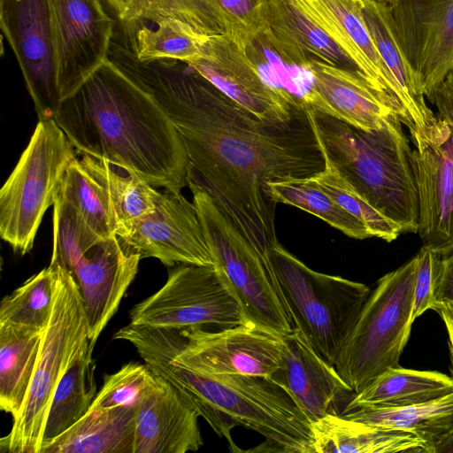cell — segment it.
I'll use <instances>...</instances> for the list:
<instances>
[{"label":"cell","mask_w":453,"mask_h":453,"mask_svg":"<svg viewBox=\"0 0 453 453\" xmlns=\"http://www.w3.org/2000/svg\"><path fill=\"white\" fill-rule=\"evenodd\" d=\"M111 42L109 60L148 91L184 143L188 178L267 261L278 242L268 182L310 178L325 157L308 110L288 123L265 121L234 102L188 63L141 61L127 41Z\"/></svg>","instance_id":"6da1fadb"},{"label":"cell","mask_w":453,"mask_h":453,"mask_svg":"<svg viewBox=\"0 0 453 453\" xmlns=\"http://www.w3.org/2000/svg\"><path fill=\"white\" fill-rule=\"evenodd\" d=\"M54 119L80 156L127 166L153 187L188 185L189 162L174 124L109 59L61 102Z\"/></svg>","instance_id":"7a4b0ae2"},{"label":"cell","mask_w":453,"mask_h":453,"mask_svg":"<svg viewBox=\"0 0 453 453\" xmlns=\"http://www.w3.org/2000/svg\"><path fill=\"white\" fill-rule=\"evenodd\" d=\"M113 338L130 342L144 363L173 385L221 437L232 452H243L234 442L231 430L242 426L265 438L246 451L315 453L312 423L290 394L270 378L208 374L173 360L137 325L128 324Z\"/></svg>","instance_id":"3957f363"},{"label":"cell","mask_w":453,"mask_h":453,"mask_svg":"<svg viewBox=\"0 0 453 453\" xmlns=\"http://www.w3.org/2000/svg\"><path fill=\"white\" fill-rule=\"evenodd\" d=\"M324 157L402 233H417L419 196L413 150L396 114L363 130L309 109Z\"/></svg>","instance_id":"277c9868"},{"label":"cell","mask_w":453,"mask_h":453,"mask_svg":"<svg viewBox=\"0 0 453 453\" xmlns=\"http://www.w3.org/2000/svg\"><path fill=\"white\" fill-rule=\"evenodd\" d=\"M54 264V263H52ZM57 265L51 316L44 329L32 381L1 452L41 453L55 389L80 353L90 343L83 300L70 273Z\"/></svg>","instance_id":"5b68a950"},{"label":"cell","mask_w":453,"mask_h":453,"mask_svg":"<svg viewBox=\"0 0 453 453\" xmlns=\"http://www.w3.org/2000/svg\"><path fill=\"white\" fill-rule=\"evenodd\" d=\"M417 262L415 255L377 281L339 352L334 366L355 394L399 365L413 323Z\"/></svg>","instance_id":"8992f818"},{"label":"cell","mask_w":453,"mask_h":453,"mask_svg":"<svg viewBox=\"0 0 453 453\" xmlns=\"http://www.w3.org/2000/svg\"><path fill=\"white\" fill-rule=\"evenodd\" d=\"M270 260L295 328L334 365L371 289L311 269L279 242L270 250Z\"/></svg>","instance_id":"52a82bcc"},{"label":"cell","mask_w":453,"mask_h":453,"mask_svg":"<svg viewBox=\"0 0 453 453\" xmlns=\"http://www.w3.org/2000/svg\"><path fill=\"white\" fill-rule=\"evenodd\" d=\"M214 266L226 277L249 321L281 336L295 325L272 263L265 260L196 180L188 185Z\"/></svg>","instance_id":"ba28073f"},{"label":"cell","mask_w":453,"mask_h":453,"mask_svg":"<svg viewBox=\"0 0 453 453\" xmlns=\"http://www.w3.org/2000/svg\"><path fill=\"white\" fill-rule=\"evenodd\" d=\"M77 152L54 119L39 120L0 190V235L14 251L28 253L43 215L54 205Z\"/></svg>","instance_id":"9c48e42d"},{"label":"cell","mask_w":453,"mask_h":453,"mask_svg":"<svg viewBox=\"0 0 453 453\" xmlns=\"http://www.w3.org/2000/svg\"><path fill=\"white\" fill-rule=\"evenodd\" d=\"M139 326L173 360L200 372L271 378L281 365L283 337L251 321L214 332Z\"/></svg>","instance_id":"30bf717a"},{"label":"cell","mask_w":453,"mask_h":453,"mask_svg":"<svg viewBox=\"0 0 453 453\" xmlns=\"http://www.w3.org/2000/svg\"><path fill=\"white\" fill-rule=\"evenodd\" d=\"M436 122L412 134L419 196L418 234L423 247L441 257L453 253V70L428 100Z\"/></svg>","instance_id":"8fae6325"},{"label":"cell","mask_w":453,"mask_h":453,"mask_svg":"<svg viewBox=\"0 0 453 453\" xmlns=\"http://www.w3.org/2000/svg\"><path fill=\"white\" fill-rule=\"evenodd\" d=\"M130 324L157 328L216 325L228 327L248 322L242 303L214 265L179 264L165 285L137 303Z\"/></svg>","instance_id":"7c38bea8"},{"label":"cell","mask_w":453,"mask_h":453,"mask_svg":"<svg viewBox=\"0 0 453 453\" xmlns=\"http://www.w3.org/2000/svg\"><path fill=\"white\" fill-rule=\"evenodd\" d=\"M58 87L62 101L108 60L114 20L101 0H48Z\"/></svg>","instance_id":"4fadbf2b"},{"label":"cell","mask_w":453,"mask_h":453,"mask_svg":"<svg viewBox=\"0 0 453 453\" xmlns=\"http://www.w3.org/2000/svg\"><path fill=\"white\" fill-rule=\"evenodd\" d=\"M410 74L429 100L453 70V0H390Z\"/></svg>","instance_id":"5bb4252c"},{"label":"cell","mask_w":453,"mask_h":453,"mask_svg":"<svg viewBox=\"0 0 453 453\" xmlns=\"http://www.w3.org/2000/svg\"><path fill=\"white\" fill-rule=\"evenodd\" d=\"M0 24L39 120L54 119L62 98L56 76L48 0H0Z\"/></svg>","instance_id":"9a60e30c"},{"label":"cell","mask_w":453,"mask_h":453,"mask_svg":"<svg viewBox=\"0 0 453 453\" xmlns=\"http://www.w3.org/2000/svg\"><path fill=\"white\" fill-rule=\"evenodd\" d=\"M241 106L271 123H288L308 108L268 85L229 35H211L201 54L188 62Z\"/></svg>","instance_id":"2e32d148"},{"label":"cell","mask_w":453,"mask_h":453,"mask_svg":"<svg viewBox=\"0 0 453 453\" xmlns=\"http://www.w3.org/2000/svg\"><path fill=\"white\" fill-rule=\"evenodd\" d=\"M141 259L114 234L83 249L60 265L70 273L81 292L92 346L118 311Z\"/></svg>","instance_id":"e0dca14e"},{"label":"cell","mask_w":453,"mask_h":453,"mask_svg":"<svg viewBox=\"0 0 453 453\" xmlns=\"http://www.w3.org/2000/svg\"><path fill=\"white\" fill-rule=\"evenodd\" d=\"M121 240L142 259L155 257L167 267L214 265L195 204L180 191L159 192L154 212L140 219Z\"/></svg>","instance_id":"ac0fdd59"},{"label":"cell","mask_w":453,"mask_h":453,"mask_svg":"<svg viewBox=\"0 0 453 453\" xmlns=\"http://www.w3.org/2000/svg\"><path fill=\"white\" fill-rule=\"evenodd\" d=\"M310 63L312 81L303 97L308 109L366 131L380 128L394 114L401 118L392 98L363 74L315 58Z\"/></svg>","instance_id":"d6986e66"},{"label":"cell","mask_w":453,"mask_h":453,"mask_svg":"<svg viewBox=\"0 0 453 453\" xmlns=\"http://www.w3.org/2000/svg\"><path fill=\"white\" fill-rule=\"evenodd\" d=\"M282 337L281 365L270 379L290 394L311 423L326 415L344 414L355 393L335 366L325 361L297 328Z\"/></svg>","instance_id":"ffe728a7"},{"label":"cell","mask_w":453,"mask_h":453,"mask_svg":"<svg viewBox=\"0 0 453 453\" xmlns=\"http://www.w3.org/2000/svg\"><path fill=\"white\" fill-rule=\"evenodd\" d=\"M199 417L193 403L173 385L156 374L153 387L139 405L134 453L198 450L203 444Z\"/></svg>","instance_id":"44dd1931"},{"label":"cell","mask_w":453,"mask_h":453,"mask_svg":"<svg viewBox=\"0 0 453 453\" xmlns=\"http://www.w3.org/2000/svg\"><path fill=\"white\" fill-rule=\"evenodd\" d=\"M307 12L359 66L369 81L397 102L390 76L373 43L362 13V0H301Z\"/></svg>","instance_id":"7402d4cb"},{"label":"cell","mask_w":453,"mask_h":453,"mask_svg":"<svg viewBox=\"0 0 453 453\" xmlns=\"http://www.w3.org/2000/svg\"><path fill=\"white\" fill-rule=\"evenodd\" d=\"M362 13L376 50L390 76L410 134L427 132L436 122L425 96L413 81L395 35L389 4L362 0Z\"/></svg>","instance_id":"603a6c76"},{"label":"cell","mask_w":453,"mask_h":453,"mask_svg":"<svg viewBox=\"0 0 453 453\" xmlns=\"http://www.w3.org/2000/svg\"><path fill=\"white\" fill-rule=\"evenodd\" d=\"M315 453H427L411 432L326 415L312 423Z\"/></svg>","instance_id":"cb8c5ba5"},{"label":"cell","mask_w":453,"mask_h":453,"mask_svg":"<svg viewBox=\"0 0 453 453\" xmlns=\"http://www.w3.org/2000/svg\"><path fill=\"white\" fill-rule=\"evenodd\" d=\"M139 406H90L73 426L41 453H134Z\"/></svg>","instance_id":"d4e9b609"},{"label":"cell","mask_w":453,"mask_h":453,"mask_svg":"<svg viewBox=\"0 0 453 453\" xmlns=\"http://www.w3.org/2000/svg\"><path fill=\"white\" fill-rule=\"evenodd\" d=\"M453 391V378L437 371L389 367L354 395L345 413L418 405ZM344 413V414H345Z\"/></svg>","instance_id":"484cf974"},{"label":"cell","mask_w":453,"mask_h":453,"mask_svg":"<svg viewBox=\"0 0 453 453\" xmlns=\"http://www.w3.org/2000/svg\"><path fill=\"white\" fill-rule=\"evenodd\" d=\"M262 19L278 37L310 58L365 76L307 12L301 0H263Z\"/></svg>","instance_id":"4316f807"},{"label":"cell","mask_w":453,"mask_h":453,"mask_svg":"<svg viewBox=\"0 0 453 453\" xmlns=\"http://www.w3.org/2000/svg\"><path fill=\"white\" fill-rule=\"evenodd\" d=\"M80 158L104 188L118 236H127L140 219L154 212L159 192L134 170L87 155Z\"/></svg>","instance_id":"83f0119b"},{"label":"cell","mask_w":453,"mask_h":453,"mask_svg":"<svg viewBox=\"0 0 453 453\" xmlns=\"http://www.w3.org/2000/svg\"><path fill=\"white\" fill-rule=\"evenodd\" d=\"M43 331L0 323V409L15 417L27 397Z\"/></svg>","instance_id":"f1b7e54d"},{"label":"cell","mask_w":453,"mask_h":453,"mask_svg":"<svg viewBox=\"0 0 453 453\" xmlns=\"http://www.w3.org/2000/svg\"><path fill=\"white\" fill-rule=\"evenodd\" d=\"M93 349L90 342L59 380L48 413L42 449L89 410L96 395Z\"/></svg>","instance_id":"f546056e"},{"label":"cell","mask_w":453,"mask_h":453,"mask_svg":"<svg viewBox=\"0 0 453 453\" xmlns=\"http://www.w3.org/2000/svg\"><path fill=\"white\" fill-rule=\"evenodd\" d=\"M344 417L413 433L431 453L433 446L453 432V391L426 403L397 409H358Z\"/></svg>","instance_id":"4dcf8cb0"},{"label":"cell","mask_w":453,"mask_h":453,"mask_svg":"<svg viewBox=\"0 0 453 453\" xmlns=\"http://www.w3.org/2000/svg\"><path fill=\"white\" fill-rule=\"evenodd\" d=\"M268 198L274 203L290 204L326 221L355 239L372 237L369 228L349 213L310 178L268 182Z\"/></svg>","instance_id":"1f68e13d"},{"label":"cell","mask_w":453,"mask_h":453,"mask_svg":"<svg viewBox=\"0 0 453 453\" xmlns=\"http://www.w3.org/2000/svg\"><path fill=\"white\" fill-rule=\"evenodd\" d=\"M95 234H117L104 188L95 174L76 157L69 165L58 195Z\"/></svg>","instance_id":"d6a6232c"},{"label":"cell","mask_w":453,"mask_h":453,"mask_svg":"<svg viewBox=\"0 0 453 453\" xmlns=\"http://www.w3.org/2000/svg\"><path fill=\"white\" fill-rule=\"evenodd\" d=\"M57 265L31 276L20 287L5 296L0 304V323H12L44 331L53 307Z\"/></svg>","instance_id":"836d02e7"},{"label":"cell","mask_w":453,"mask_h":453,"mask_svg":"<svg viewBox=\"0 0 453 453\" xmlns=\"http://www.w3.org/2000/svg\"><path fill=\"white\" fill-rule=\"evenodd\" d=\"M208 36L180 20L168 18L156 29L140 27L130 41L141 61L168 58L188 62L201 54Z\"/></svg>","instance_id":"e575fe53"},{"label":"cell","mask_w":453,"mask_h":453,"mask_svg":"<svg viewBox=\"0 0 453 453\" xmlns=\"http://www.w3.org/2000/svg\"><path fill=\"white\" fill-rule=\"evenodd\" d=\"M173 18L206 35H228L227 27L208 0H133L130 22L145 19L157 25Z\"/></svg>","instance_id":"d590c367"},{"label":"cell","mask_w":453,"mask_h":453,"mask_svg":"<svg viewBox=\"0 0 453 453\" xmlns=\"http://www.w3.org/2000/svg\"><path fill=\"white\" fill-rule=\"evenodd\" d=\"M325 162L324 169L311 180L349 213L365 224L372 237L388 242L395 240L401 234L399 227L370 204L326 157Z\"/></svg>","instance_id":"8d00e7d4"},{"label":"cell","mask_w":453,"mask_h":453,"mask_svg":"<svg viewBox=\"0 0 453 453\" xmlns=\"http://www.w3.org/2000/svg\"><path fill=\"white\" fill-rule=\"evenodd\" d=\"M155 381L156 374L145 363L129 362L104 377L91 406L104 409L139 406Z\"/></svg>","instance_id":"74e56055"},{"label":"cell","mask_w":453,"mask_h":453,"mask_svg":"<svg viewBox=\"0 0 453 453\" xmlns=\"http://www.w3.org/2000/svg\"><path fill=\"white\" fill-rule=\"evenodd\" d=\"M222 16L228 35L239 40L264 26L263 0H208Z\"/></svg>","instance_id":"f35d334b"},{"label":"cell","mask_w":453,"mask_h":453,"mask_svg":"<svg viewBox=\"0 0 453 453\" xmlns=\"http://www.w3.org/2000/svg\"><path fill=\"white\" fill-rule=\"evenodd\" d=\"M417 271L413 293V321L435 305V284L441 257L425 248L417 253Z\"/></svg>","instance_id":"ab89813d"},{"label":"cell","mask_w":453,"mask_h":453,"mask_svg":"<svg viewBox=\"0 0 453 453\" xmlns=\"http://www.w3.org/2000/svg\"><path fill=\"white\" fill-rule=\"evenodd\" d=\"M435 303L453 302V253L441 257L435 284Z\"/></svg>","instance_id":"60d3db41"},{"label":"cell","mask_w":453,"mask_h":453,"mask_svg":"<svg viewBox=\"0 0 453 453\" xmlns=\"http://www.w3.org/2000/svg\"><path fill=\"white\" fill-rule=\"evenodd\" d=\"M442 319L449 336V349L451 360V374L453 378V302L435 303L434 309Z\"/></svg>","instance_id":"b9f144b4"},{"label":"cell","mask_w":453,"mask_h":453,"mask_svg":"<svg viewBox=\"0 0 453 453\" xmlns=\"http://www.w3.org/2000/svg\"><path fill=\"white\" fill-rule=\"evenodd\" d=\"M114 9L119 19L124 22H130L133 10V0H106Z\"/></svg>","instance_id":"7bdbcfd3"},{"label":"cell","mask_w":453,"mask_h":453,"mask_svg":"<svg viewBox=\"0 0 453 453\" xmlns=\"http://www.w3.org/2000/svg\"><path fill=\"white\" fill-rule=\"evenodd\" d=\"M431 453H453V432L436 442Z\"/></svg>","instance_id":"ee69618b"},{"label":"cell","mask_w":453,"mask_h":453,"mask_svg":"<svg viewBox=\"0 0 453 453\" xmlns=\"http://www.w3.org/2000/svg\"><path fill=\"white\" fill-rule=\"evenodd\" d=\"M380 1H385V2H388V3L390 0H380Z\"/></svg>","instance_id":"f6af8a7d"}]
</instances>
